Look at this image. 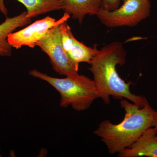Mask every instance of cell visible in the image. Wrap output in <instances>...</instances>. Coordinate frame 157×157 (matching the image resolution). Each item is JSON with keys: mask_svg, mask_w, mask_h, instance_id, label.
Segmentation results:
<instances>
[{"mask_svg": "<svg viewBox=\"0 0 157 157\" xmlns=\"http://www.w3.org/2000/svg\"><path fill=\"white\" fill-rule=\"evenodd\" d=\"M153 127L155 129L157 133V110L155 111L154 121Z\"/></svg>", "mask_w": 157, "mask_h": 157, "instance_id": "4fadbf2b", "label": "cell"}, {"mask_svg": "<svg viewBox=\"0 0 157 157\" xmlns=\"http://www.w3.org/2000/svg\"><path fill=\"white\" fill-rule=\"evenodd\" d=\"M121 0H102L101 9L107 11H112L119 7Z\"/></svg>", "mask_w": 157, "mask_h": 157, "instance_id": "7c38bea8", "label": "cell"}, {"mask_svg": "<svg viewBox=\"0 0 157 157\" xmlns=\"http://www.w3.org/2000/svg\"><path fill=\"white\" fill-rule=\"evenodd\" d=\"M22 4L27 9L26 17L32 18L41 14L57 10H61L59 0H16ZM0 11L6 17L8 11L4 0H0Z\"/></svg>", "mask_w": 157, "mask_h": 157, "instance_id": "8fae6325", "label": "cell"}, {"mask_svg": "<svg viewBox=\"0 0 157 157\" xmlns=\"http://www.w3.org/2000/svg\"><path fill=\"white\" fill-rule=\"evenodd\" d=\"M120 7L112 11L100 9L97 16L108 28L133 27L150 16V0H123Z\"/></svg>", "mask_w": 157, "mask_h": 157, "instance_id": "277c9868", "label": "cell"}, {"mask_svg": "<svg viewBox=\"0 0 157 157\" xmlns=\"http://www.w3.org/2000/svg\"><path fill=\"white\" fill-rule=\"evenodd\" d=\"M29 74L46 82L58 91L60 95L61 107L66 108L71 106L76 111H84L90 107L95 100L101 98L93 79L84 75H79L76 78H55L36 69L30 71Z\"/></svg>", "mask_w": 157, "mask_h": 157, "instance_id": "3957f363", "label": "cell"}, {"mask_svg": "<svg viewBox=\"0 0 157 157\" xmlns=\"http://www.w3.org/2000/svg\"><path fill=\"white\" fill-rule=\"evenodd\" d=\"M119 157H157V133L153 127L146 130L129 147L118 154Z\"/></svg>", "mask_w": 157, "mask_h": 157, "instance_id": "ba28073f", "label": "cell"}, {"mask_svg": "<svg viewBox=\"0 0 157 157\" xmlns=\"http://www.w3.org/2000/svg\"><path fill=\"white\" fill-rule=\"evenodd\" d=\"M70 17V14L66 12L58 20L50 16H46L43 19L36 21L22 29L9 34L8 42L12 48L16 49H19L23 46L33 48L36 46L37 42L50 29L67 21Z\"/></svg>", "mask_w": 157, "mask_h": 157, "instance_id": "8992f818", "label": "cell"}, {"mask_svg": "<svg viewBox=\"0 0 157 157\" xmlns=\"http://www.w3.org/2000/svg\"><path fill=\"white\" fill-rule=\"evenodd\" d=\"M62 24L50 29L37 42L36 46L49 57L55 72L66 77L76 78L79 75L70 64L62 45Z\"/></svg>", "mask_w": 157, "mask_h": 157, "instance_id": "5b68a950", "label": "cell"}, {"mask_svg": "<svg viewBox=\"0 0 157 157\" xmlns=\"http://www.w3.org/2000/svg\"><path fill=\"white\" fill-rule=\"evenodd\" d=\"M62 9L81 24L87 14L96 15L101 9L102 0H59Z\"/></svg>", "mask_w": 157, "mask_h": 157, "instance_id": "9c48e42d", "label": "cell"}, {"mask_svg": "<svg viewBox=\"0 0 157 157\" xmlns=\"http://www.w3.org/2000/svg\"><path fill=\"white\" fill-rule=\"evenodd\" d=\"M27 11L12 17H6V20L0 24V56H10L12 46L8 41L9 34L18 28L27 25L32 22V18L26 17Z\"/></svg>", "mask_w": 157, "mask_h": 157, "instance_id": "30bf717a", "label": "cell"}, {"mask_svg": "<svg viewBox=\"0 0 157 157\" xmlns=\"http://www.w3.org/2000/svg\"><path fill=\"white\" fill-rule=\"evenodd\" d=\"M62 44L71 66L78 72L80 63H90L98 53L96 45L88 47L74 37L67 21L62 24Z\"/></svg>", "mask_w": 157, "mask_h": 157, "instance_id": "52a82bcc", "label": "cell"}, {"mask_svg": "<svg viewBox=\"0 0 157 157\" xmlns=\"http://www.w3.org/2000/svg\"><path fill=\"white\" fill-rule=\"evenodd\" d=\"M126 55L121 42H112L98 50L88 69L92 73L93 80L105 104L110 103V98L112 97L117 100L127 99L142 108L149 104L147 99L132 94L130 91L132 83L126 82L117 71V65L125 64Z\"/></svg>", "mask_w": 157, "mask_h": 157, "instance_id": "6da1fadb", "label": "cell"}, {"mask_svg": "<svg viewBox=\"0 0 157 157\" xmlns=\"http://www.w3.org/2000/svg\"><path fill=\"white\" fill-rule=\"evenodd\" d=\"M2 155H1V154H0V157H2Z\"/></svg>", "mask_w": 157, "mask_h": 157, "instance_id": "5bb4252c", "label": "cell"}, {"mask_svg": "<svg viewBox=\"0 0 157 157\" xmlns=\"http://www.w3.org/2000/svg\"><path fill=\"white\" fill-rule=\"evenodd\" d=\"M120 104L125 111L123 120L113 124L105 120L94 132L101 138L111 155L119 153L129 147L146 130L153 127L155 110L149 104L141 108L124 98Z\"/></svg>", "mask_w": 157, "mask_h": 157, "instance_id": "7a4b0ae2", "label": "cell"}]
</instances>
